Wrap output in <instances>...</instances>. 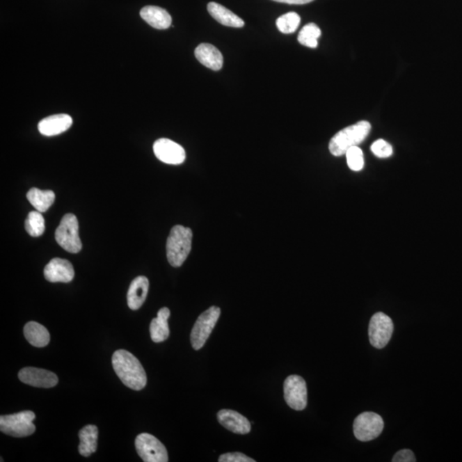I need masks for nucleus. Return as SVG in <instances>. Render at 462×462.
I'll use <instances>...</instances> for the list:
<instances>
[{
    "label": "nucleus",
    "mask_w": 462,
    "mask_h": 462,
    "mask_svg": "<svg viewBox=\"0 0 462 462\" xmlns=\"http://www.w3.org/2000/svg\"><path fill=\"white\" fill-rule=\"evenodd\" d=\"M141 18L156 29H167L171 26L170 15L158 6H148L141 10Z\"/></svg>",
    "instance_id": "nucleus-18"
},
{
    "label": "nucleus",
    "mask_w": 462,
    "mask_h": 462,
    "mask_svg": "<svg viewBox=\"0 0 462 462\" xmlns=\"http://www.w3.org/2000/svg\"><path fill=\"white\" fill-rule=\"evenodd\" d=\"M149 289V281L144 276L137 277L130 284L128 296L129 308L132 310H138L147 299Z\"/></svg>",
    "instance_id": "nucleus-17"
},
{
    "label": "nucleus",
    "mask_w": 462,
    "mask_h": 462,
    "mask_svg": "<svg viewBox=\"0 0 462 462\" xmlns=\"http://www.w3.org/2000/svg\"><path fill=\"white\" fill-rule=\"evenodd\" d=\"M275 2L289 3V5H305L314 0H273Z\"/></svg>",
    "instance_id": "nucleus-31"
},
{
    "label": "nucleus",
    "mask_w": 462,
    "mask_h": 462,
    "mask_svg": "<svg viewBox=\"0 0 462 462\" xmlns=\"http://www.w3.org/2000/svg\"><path fill=\"white\" fill-rule=\"evenodd\" d=\"M29 203L40 212H46L53 206L55 200V193L51 190H40L33 188L27 193Z\"/></svg>",
    "instance_id": "nucleus-23"
},
{
    "label": "nucleus",
    "mask_w": 462,
    "mask_h": 462,
    "mask_svg": "<svg viewBox=\"0 0 462 462\" xmlns=\"http://www.w3.org/2000/svg\"><path fill=\"white\" fill-rule=\"evenodd\" d=\"M136 449L139 456L145 462L169 461L168 453L165 445L151 434L138 435L136 438Z\"/></svg>",
    "instance_id": "nucleus-8"
},
{
    "label": "nucleus",
    "mask_w": 462,
    "mask_h": 462,
    "mask_svg": "<svg viewBox=\"0 0 462 462\" xmlns=\"http://www.w3.org/2000/svg\"><path fill=\"white\" fill-rule=\"evenodd\" d=\"M195 55L201 65L214 70V72H218L223 67V58L221 51L211 44L203 43L199 45L196 47Z\"/></svg>",
    "instance_id": "nucleus-16"
},
{
    "label": "nucleus",
    "mask_w": 462,
    "mask_h": 462,
    "mask_svg": "<svg viewBox=\"0 0 462 462\" xmlns=\"http://www.w3.org/2000/svg\"><path fill=\"white\" fill-rule=\"evenodd\" d=\"M218 420L223 427L234 433L248 434L251 431V423L249 420L234 410H221L218 413Z\"/></svg>",
    "instance_id": "nucleus-14"
},
{
    "label": "nucleus",
    "mask_w": 462,
    "mask_h": 462,
    "mask_svg": "<svg viewBox=\"0 0 462 462\" xmlns=\"http://www.w3.org/2000/svg\"><path fill=\"white\" fill-rule=\"evenodd\" d=\"M18 378L26 385L38 388H53L58 383V376L54 372L35 367L22 368Z\"/></svg>",
    "instance_id": "nucleus-12"
},
{
    "label": "nucleus",
    "mask_w": 462,
    "mask_h": 462,
    "mask_svg": "<svg viewBox=\"0 0 462 462\" xmlns=\"http://www.w3.org/2000/svg\"><path fill=\"white\" fill-rule=\"evenodd\" d=\"M44 276L51 282H70L73 280L74 271L69 260L54 258L45 267Z\"/></svg>",
    "instance_id": "nucleus-13"
},
{
    "label": "nucleus",
    "mask_w": 462,
    "mask_h": 462,
    "mask_svg": "<svg viewBox=\"0 0 462 462\" xmlns=\"http://www.w3.org/2000/svg\"><path fill=\"white\" fill-rule=\"evenodd\" d=\"M24 333L29 344L36 348H44L50 342L49 331L39 323L31 321L26 324Z\"/></svg>",
    "instance_id": "nucleus-21"
},
{
    "label": "nucleus",
    "mask_w": 462,
    "mask_h": 462,
    "mask_svg": "<svg viewBox=\"0 0 462 462\" xmlns=\"http://www.w3.org/2000/svg\"><path fill=\"white\" fill-rule=\"evenodd\" d=\"M192 230L182 225H175L166 242V255L170 266L180 267L187 260L192 248Z\"/></svg>",
    "instance_id": "nucleus-3"
},
{
    "label": "nucleus",
    "mask_w": 462,
    "mask_h": 462,
    "mask_svg": "<svg viewBox=\"0 0 462 462\" xmlns=\"http://www.w3.org/2000/svg\"><path fill=\"white\" fill-rule=\"evenodd\" d=\"M371 150L379 158L386 159L393 154L392 146L385 140L379 139L372 145Z\"/></svg>",
    "instance_id": "nucleus-28"
},
{
    "label": "nucleus",
    "mask_w": 462,
    "mask_h": 462,
    "mask_svg": "<svg viewBox=\"0 0 462 462\" xmlns=\"http://www.w3.org/2000/svg\"><path fill=\"white\" fill-rule=\"evenodd\" d=\"M56 241L65 251L77 253L81 250L83 244L79 237V223L72 214L63 216L61 225L55 232Z\"/></svg>",
    "instance_id": "nucleus-4"
},
{
    "label": "nucleus",
    "mask_w": 462,
    "mask_h": 462,
    "mask_svg": "<svg viewBox=\"0 0 462 462\" xmlns=\"http://www.w3.org/2000/svg\"><path fill=\"white\" fill-rule=\"evenodd\" d=\"M284 392L287 404L292 409L301 411L307 407V383L301 376H289L284 383Z\"/></svg>",
    "instance_id": "nucleus-10"
},
{
    "label": "nucleus",
    "mask_w": 462,
    "mask_h": 462,
    "mask_svg": "<svg viewBox=\"0 0 462 462\" xmlns=\"http://www.w3.org/2000/svg\"><path fill=\"white\" fill-rule=\"evenodd\" d=\"M301 17L296 13H289L279 17L276 22L279 31L282 33H292L299 27Z\"/></svg>",
    "instance_id": "nucleus-26"
},
{
    "label": "nucleus",
    "mask_w": 462,
    "mask_h": 462,
    "mask_svg": "<svg viewBox=\"0 0 462 462\" xmlns=\"http://www.w3.org/2000/svg\"><path fill=\"white\" fill-rule=\"evenodd\" d=\"M73 124L70 116L67 114H57L42 119L39 122L38 129L42 135L54 136L68 130Z\"/></svg>",
    "instance_id": "nucleus-15"
},
{
    "label": "nucleus",
    "mask_w": 462,
    "mask_h": 462,
    "mask_svg": "<svg viewBox=\"0 0 462 462\" xmlns=\"http://www.w3.org/2000/svg\"><path fill=\"white\" fill-rule=\"evenodd\" d=\"M219 462H255L252 458L240 452L223 454L218 459Z\"/></svg>",
    "instance_id": "nucleus-29"
},
{
    "label": "nucleus",
    "mask_w": 462,
    "mask_h": 462,
    "mask_svg": "<svg viewBox=\"0 0 462 462\" xmlns=\"http://www.w3.org/2000/svg\"><path fill=\"white\" fill-rule=\"evenodd\" d=\"M394 331L392 319L388 315L379 312L372 317L369 324L368 335L371 344L381 349L389 344Z\"/></svg>",
    "instance_id": "nucleus-9"
},
{
    "label": "nucleus",
    "mask_w": 462,
    "mask_h": 462,
    "mask_svg": "<svg viewBox=\"0 0 462 462\" xmlns=\"http://www.w3.org/2000/svg\"><path fill=\"white\" fill-rule=\"evenodd\" d=\"M385 427L381 416L372 412H365L357 416L353 422V434L358 440L368 442L377 438Z\"/></svg>",
    "instance_id": "nucleus-7"
},
{
    "label": "nucleus",
    "mask_w": 462,
    "mask_h": 462,
    "mask_svg": "<svg viewBox=\"0 0 462 462\" xmlns=\"http://www.w3.org/2000/svg\"><path fill=\"white\" fill-rule=\"evenodd\" d=\"M372 126L367 121H360L346 127L336 134L330 141V154L339 157L346 154L349 149L363 143L370 133Z\"/></svg>",
    "instance_id": "nucleus-2"
},
{
    "label": "nucleus",
    "mask_w": 462,
    "mask_h": 462,
    "mask_svg": "<svg viewBox=\"0 0 462 462\" xmlns=\"http://www.w3.org/2000/svg\"><path fill=\"white\" fill-rule=\"evenodd\" d=\"M170 311L169 308H163L158 312L157 318L152 320L150 324V335L154 342L166 341L170 336L168 319Z\"/></svg>",
    "instance_id": "nucleus-20"
},
{
    "label": "nucleus",
    "mask_w": 462,
    "mask_h": 462,
    "mask_svg": "<svg viewBox=\"0 0 462 462\" xmlns=\"http://www.w3.org/2000/svg\"><path fill=\"white\" fill-rule=\"evenodd\" d=\"M207 10L216 21L222 25L227 26V27L242 28L245 25L244 21L237 15L218 3L211 2L208 3Z\"/></svg>",
    "instance_id": "nucleus-19"
},
{
    "label": "nucleus",
    "mask_w": 462,
    "mask_h": 462,
    "mask_svg": "<svg viewBox=\"0 0 462 462\" xmlns=\"http://www.w3.org/2000/svg\"><path fill=\"white\" fill-rule=\"evenodd\" d=\"M154 152L156 157L168 165H181L186 159V152L180 145L166 138L155 141Z\"/></svg>",
    "instance_id": "nucleus-11"
},
{
    "label": "nucleus",
    "mask_w": 462,
    "mask_h": 462,
    "mask_svg": "<svg viewBox=\"0 0 462 462\" xmlns=\"http://www.w3.org/2000/svg\"><path fill=\"white\" fill-rule=\"evenodd\" d=\"M393 462H415L416 458L415 454L410 449H401L395 454Z\"/></svg>",
    "instance_id": "nucleus-30"
},
{
    "label": "nucleus",
    "mask_w": 462,
    "mask_h": 462,
    "mask_svg": "<svg viewBox=\"0 0 462 462\" xmlns=\"http://www.w3.org/2000/svg\"><path fill=\"white\" fill-rule=\"evenodd\" d=\"M113 367L116 374L128 388L141 390L146 386V372L132 353L125 349L117 350L113 356Z\"/></svg>",
    "instance_id": "nucleus-1"
},
{
    "label": "nucleus",
    "mask_w": 462,
    "mask_h": 462,
    "mask_svg": "<svg viewBox=\"0 0 462 462\" xmlns=\"http://www.w3.org/2000/svg\"><path fill=\"white\" fill-rule=\"evenodd\" d=\"M221 314V308L214 305L199 316L190 335V341L193 349L199 350L206 344Z\"/></svg>",
    "instance_id": "nucleus-6"
},
{
    "label": "nucleus",
    "mask_w": 462,
    "mask_h": 462,
    "mask_svg": "<svg viewBox=\"0 0 462 462\" xmlns=\"http://www.w3.org/2000/svg\"><path fill=\"white\" fill-rule=\"evenodd\" d=\"M25 229L33 237L42 236L45 229H46V225H45V219L42 215V212L38 211L29 212L28 218L25 221Z\"/></svg>",
    "instance_id": "nucleus-25"
},
{
    "label": "nucleus",
    "mask_w": 462,
    "mask_h": 462,
    "mask_svg": "<svg viewBox=\"0 0 462 462\" xmlns=\"http://www.w3.org/2000/svg\"><path fill=\"white\" fill-rule=\"evenodd\" d=\"M99 430L94 424H88L79 431V453L85 457L90 456L98 446Z\"/></svg>",
    "instance_id": "nucleus-22"
},
{
    "label": "nucleus",
    "mask_w": 462,
    "mask_h": 462,
    "mask_svg": "<svg viewBox=\"0 0 462 462\" xmlns=\"http://www.w3.org/2000/svg\"><path fill=\"white\" fill-rule=\"evenodd\" d=\"M321 35V31L315 24L305 25L298 35V42L305 47L316 48L318 47V40Z\"/></svg>",
    "instance_id": "nucleus-24"
},
{
    "label": "nucleus",
    "mask_w": 462,
    "mask_h": 462,
    "mask_svg": "<svg viewBox=\"0 0 462 462\" xmlns=\"http://www.w3.org/2000/svg\"><path fill=\"white\" fill-rule=\"evenodd\" d=\"M345 155L350 169L353 171H360L363 169L364 155L360 148L357 146L349 149Z\"/></svg>",
    "instance_id": "nucleus-27"
},
{
    "label": "nucleus",
    "mask_w": 462,
    "mask_h": 462,
    "mask_svg": "<svg viewBox=\"0 0 462 462\" xmlns=\"http://www.w3.org/2000/svg\"><path fill=\"white\" fill-rule=\"evenodd\" d=\"M35 419V413L32 411L2 415L0 417V430L3 433L14 438L29 437L35 431V426L33 423Z\"/></svg>",
    "instance_id": "nucleus-5"
}]
</instances>
